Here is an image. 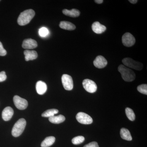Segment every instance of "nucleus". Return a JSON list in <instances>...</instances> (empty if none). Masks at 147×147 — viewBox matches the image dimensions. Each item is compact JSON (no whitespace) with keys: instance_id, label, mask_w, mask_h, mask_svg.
I'll return each instance as SVG.
<instances>
[{"instance_id":"nucleus-1","label":"nucleus","mask_w":147,"mask_h":147,"mask_svg":"<svg viewBox=\"0 0 147 147\" xmlns=\"http://www.w3.org/2000/svg\"><path fill=\"white\" fill-rule=\"evenodd\" d=\"M35 14L34 10L32 9H27L21 12L17 20L18 25L24 26L29 24L34 17Z\"/></svg>"},{"instance_id":"nucleus-2","label":"nucleus","mask_w":147,"mask_h":147,"mask_svg":"<svg viewBox=\"0 0 147 147\" xmlns=\"http://www.w3.org/2000/svg\"><path fill=\"white\" fill-rule=\"evenodd\" d=\"M118 71L121 74L122 78L125 82H132L136 78V75L134 71L123 65L119 66Z\"/></svg>"},{"instance_id":"nucleus-3","label":"nucleus","mask_w":147,"mask_h":147,"mask_svg":"<svg viewBox=\"0 0 147 147\" xmlns=\"http://www.w3.org/2000/svg\"><path fill=\"white\" fill-rule=\"evenodd\" d=\"M26 125V121L24 119H20L13 125L11 134L14 137H18L22 134Z\"/></svg>"},{"instance_id":"nucleus-4","label":"nucleus","mask_w":147,"mask_h":147,"mask_svg":"<svg viewBox=\"0 0 147 147\" xmlns=\"http://www.w3.org/2000/svg\"><path fill=\"white\" fill-rule=\"evenodd\" d=\"M122 63L125 66L133 69L138 71L142 70L144 67L143 64L134 61L131 58H124L123 59Z\"/></svg>"},{"instance_id":"nucleus-5","label":"nucleus","mask_w":147,"mask_h":147,"mask_svg":"<svg viewBox=\"0 0 147 147\" xmlns=\"http://www.w3.org/2000/svg\"><path fill=\"white\" fill-rule=\"evenodd\" d=\"M83 86L85 90L90 93H93L97 90V86L96 84L90 79L84 80L83 82Z\"/></svg>"},{"instance_id":"nucleus-6","label":"nucleus","mask_w":147,"mask_h":147,"mask_svg":"<svg viewBox=\"0 0 147 147\" xmlns=\"http://www.w3.org/2000/svg\"><path fill=\"white\" fill-rule=\"evenodd\" d=\"M122 42L124 46L127 47H130L135 44L136 40L132 34L130 33L127 32L123 36Z\"/></svg>"},{"instance_id":"nucleus-7","label":"nucleus","mask_w":147,"mask_h":147,"mask_svg":"<svg viewBox=\"0 0 147 147\" xmlns=\"http://www.w3.org/2000/svg\"><path fill=\"white\" fill-rule=\"evenodd\" d=\"M76 119L79 123L83 124H90L93 122L91 117L83 112H80L77 114Z\"/></svg>"},{"instance_id":"nucleus-8","label":"nucleus","mask_w":147,"mask_h":147,"mask_svg":"<svg viewBox=\"0 0 147 147\" xmlns=\"http://www.w3.org/2000/svg\"><path fill=\"white\" fill-rule=\"evenodd\" d=\"M13 101L14 105L19 110H25L28 107V101L16 95L13 97Z\"/></svg>"},{"instance_id":"nucleus-9","label":"nucleus","mask_w":147,"mask_h":147,"mask_svg":"<svg viewBox=\"0 0 147 147\" xmlns=\"http://www.w3.org/2000/svg\"><path fill=\"white\" fill-rule=\"evenodd\" d=\"M62 82L65 89L71 90L73 88V82L72 77L68 74L63 75L61 78Z\"/></svg>"},{"instance_id":"nucleus-10","label":"nucleus","mask_w":147,"mask_h":147,"mask_svg":"<svg viewBox=\"0 0 147 147\" xmlns=\"http://www.w3.org/2000/svg\"><path fill=\"white\" fill-rule=\"evenodd\" d=\"M93 64L96 68L101 69L104 68L107 65L108 62L104 57L98 56L95 59Z\"/></svg>"},{"instance_id":"nucleus-11","label":"nucleus","mask_w":147,"mask_h":147,"mask_svg":"<svg viewBox=\"0 0 147 147\" xmlns=\"http://www.w3.org/2000/svg\"><path fill=\"white\" fill-rule=\"evenodd\" d=\"M37 46V42L36 41L31 38L24 40L22 44V47L24 49H34L36 48Z\"/></svg>"},{"instance_id":"nucleus-12","label":"nucleus","mask_w":147,"mask_h":147,"mask_svg":"<svg viewBox=\"0 0 147 147\" xmlns=\"http://www.w3.org/2000/svg\"><path fill=\"white\" fill-rule=\"evenodd\" d=\"M92 28L93 31L97 34H101L106 30V27L98 21H96L92 24Z\"/></svg>"},{"instance_id":"nucleus-13","label":"nucleus","mask_w":147,"mask_h":147,"mask_svg":"<svg viewBox=\"0 0 147 147\" xmlns=\"http://www.w3.org/2000/svg\"><path fill=\"white\" fill-rule=\"evenodd\" d=\"M13 115V110L11 107H6L2 112V118L5 121H8L11 119Z\"/></svg>"},{"instance_id":"nucleus-14","label":"nucleus","mask_w":147,"mask_h":147,"mask_svg":"<svg viewBox=\"0 0 147 147\" xmlns=\"http://www.w3.org/2000/svg\"><path fill=\"white\" fill-rule=\"evenodd\" d=\"M36 88L37 92L40 95L44 94L47 90V85L45 82L41 81L37 82Z\"/></svg>"},{"instance_id":"nucleus-15","label":"nucleus","mask_w":147,"mask_h":147,"mask_svg":"<svg viewBox=\"0 0 147 147\" xmlns=\"http://www.w3.org/2000/svg\"><path fill=\"white\" fill-rule=\"evenodd\" d=\"M26 61L34 60L38 57L37 53L34 50H26L24 52Z\"/></svg>"},{"instance_id":"nucleus-16","label":"nucleus","mask_w":147,"mask_h":147,"mask_svg":"<svg viewBox=\"0 0 147 147\" xmlns=\"http://www.w3.org/2000/svg\"><path fill=\"white\" fill-rule=\"evenodd\" d=\"M61 28L67 30H74L76 29V26L71 22L66 21H61L59 24Z\"/></svg>"},{"instance_id":"nucleus-17","label":"nucleus","mask_w":147,"mask_h":147,"mask_svg":"<svg viewBox=\"0 0 147 147\" xmlns=\"http://www.w3.org/2000/svg\"><path fill=\"white\" fill-rule=\"evenodd\" d=\"M63 13L66 16L69 17L76 18L80 16V11L76 9H73L71 10H68L67 9H64L63 10Z\"/></svg>"},{"instance_id":"nucleus-18","label":"nucleus","mask_w":147,"mask_h":147,"mask_svg":"<svg viewBox=\"0 0 147 147\" xmlns=\"http://www.w3.org/2000/svg\"><path fill=\"white\" fill-rule=\"evenodd\" d=\"M120 135L122 139L127 141L132 140V137L128 129L125 128H122L120 130Z\"/></svg>"},{"instance_id":"nucleus-19","label":"nucleus","mask_w":147,"mask_h":147,"mask_svg":"<svg viewBox=\"0 0 147 147\" xmlns=\"http://www.w3.org/2000/svg\"><path fill=\"white\" fill-rule=\"evenodd\" d=\"M65 119V118L64 116L62 115L53 116L49 118V120L50 122L55 124L61 123L64 121Z\"/></svg>"},{"instance_id":"nucleus-20","label":"nucleus","mask_w":147,"mask_h":147,"mask_svg":"<svg viewBox=\"0 0 147 147\" xmlns=\"http://www.w3.org/2000/svg\"><path fill=\"white\" fill-rule=\"evenodd\" d=\"M55 138L53 136L46 137L41 144L42 147H49L52 146L55 143Z\"/></svg>"},{"instance_id":"nucleus-21","label":"nucleus","mask_w":147,"mask_h":147,"mask_svg":"<svg viewBox=\"0 0 147 147\" xmlns=\"http://www.w3.org/2000/svg\"><path fill=\"white\" fill-rule=\"evenodd\" d=\"M58 112H59V110H57V109H49V110H47L44 113H42L41 116H42V117H45L50 118V117L55 116V115L57 114Z\"/></svg>"},{"instance_id":"nucleus-22","label":"nucleus","mask_w":147,"mask_h":147,"mask_svg":"<svg viewBox=\"0 0 147 147\" xmlns=\"http://www.w3.org/2000/svg\"><path fill=\"white\" fill-rule=\"evenodd\" d=\"M125 114L129 120L134 121L135 119V115L134 111L131 108H127L125 109Z\"/></svg>"},{"instance_id":"nucleus-23","label":"nucleus","mask_w":147,"mask_h":147,"mask_svg":"<svg viewBox=\"0 0 147 147\" xmlns=\"http://www.w3.org/2000/svg\"><path fill=\"white\" fill-rule=\"evenodd\" d=\"M85 140V138L83 136H79L74 137L72 139V144L74 145H79L82 144Z\"/></svg>"},{"instance_id":"nucleus-24","label":"nucleus","mask_w":147,"mask_h":147,"mask_svg":"<svg viewBox=\"0 0 147 147\" xmlns=\"http://www.w3.org/2000/svg\"><path fill=\"white\" fill-rule=\"evenodd\" d=\"M137 90L143 94L147 95V85L144 84L139 85L137 87Z\"/></svg>"},{"instance_id":"nucleus-25","label":"nucleus","mask_w":147,"mask_h":147,"mask_svg":"<svg viewBox=\"0 0 147 147\" xmlns=\"http://www.w3.org/2000/svg\"><path fill=\"white\" fill-rule=\"evenodd\" d=\"M49 34V30L47 28L43 27V28L39 29V35L42 37H45L47 36Z\"/></svg>"},{"instance_id":"nucleus-26","label":"nucleus","mask_w":147,"mask_h":147,"mask_svg":"<svg viewBox=\"0 0 147 147\" xmlns=\"http://www.w3.org/2000/svg\"><path fill=\"white\" fill-rule=\"evenodd\" d=\"M7 51L3 47L2 43L0 41V56H4L6 55Z\"/></svg>"},{"instance_id":"nucleus-27","label":"nucleus","mask_w":147,"mask_h":147,"mask_svg":"<svg viewBox=\"0 0 147 147\" xmlns=\"http://www.w3.org/2000/svg\"><path fill=\"white\" fill-rule=\"evenodd\" d=\"M6 79L7 76L5 71H2L0 72V82H4Z\"/></svg>"},{"instance_id":"nucleus-28","label":"nucleus","mask_w":147,"mask_h":147,"mask_svg":"<svg viewBox=\"0 0 147 147\" xmlns=\"http://www.w3.org/2000/svg\"><path fill=\"white\" fill-rule=\"evenodd\" d=\"M84 147H99L98 144L96 142H92L85 145Z\"/></svg>"},{"instance_id":"nucleus-29","label":"nucleus","mask_w":147,"mask_h":147,"mask_svg":"<svg viewBox=\"0 0 147 147\" xmlns=\"http://www.w3.org/2000/svg\"><path fill=\"white\" fill-rule=\"evenodd\" d=\"M94 2L96 3L100 4H101L103 3V0H95Z\"/></svg>"},{"instance_id":"nucleus-30","label":"nucleus","mask_w":147,"mask_h":147,"mask_svg":"<svg viewBox=\"0 0 147 147\" xmlns=\"http://www.w3.org/2000/svg\"><path fill=\"white\" fill-rule=\"evenodd\" d=\"M129 1L130 3H131L134 4L137 3V2H138V1H137V0H129Z\"/></svg>"}]
</instances>
